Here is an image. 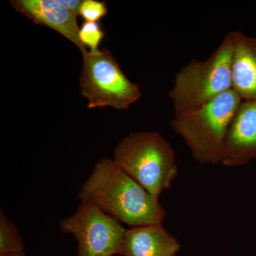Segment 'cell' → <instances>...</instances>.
Returning a JSON list of instances; mask_svg holds the SVG:
<instances>
[{"instance_id": "cell-1", "label": "cell", "mask_w": 256, "mask_h": 256, "mask_svg": "<svg viewBox=\"0 0 256 256\" xmlns=\"http://www.w3.org/2000/svg\"><path fill=\"white\" fill-rule=\"evenodd\" d=\"M78 196L130 228L161 224L166 216L159 200L109 158L96 163Z\"/></svg>"}, {"instance_id": "cell-2", "label": "cell", "mask_w": 256, "mask_h": 256, "mask_svg": "<svg viewBox=\"0 0 256 256\" xmlns=\"http://www.w3.org/2000/svg\"><path fill=\"white\" fill-rule=\"evenodd\" d=\"M242 101L230 89L196 110L174 114L170 126L182 138L196 162L220 164L226 136Z\"/></svg>"}, {"instance_id": "cell-3", "label": "cell", "mask_w": 256, "mask_h": 256, "mask_svg": "<svg viewBox=\"0 0 256 256\" xmlns=\"http://www.w3.org/2000/svg\"><path fill=\"white\" fill-rule=\"evenodd\" d=\"M114 160L158 200L163 192L171 188L178 174L172 146L156 131L126 136L116 146Z\"/></svg>"}, {"instance_id": "cell-4", "label": "cell", "mask_w": 256, "mask_h": 256, "mask_svg": "<svg viewBox=\"0 0 256 256\" xmlns=\"http://www.w3.org/2000/svg\"><path fill=\"white\" fill-rule=\"evenodd\" d=\"M233 52V34L230 32L207 60H192L182 68L168 94L174 114L196 110L232 89Z\"/></svg>"}, {"instance_id": "cell-5", "label": "cell", "mask_w": 256, "mask_h": 256, "mask_svg": "<svg viewBox=\"0 0 256 256\" xmlns=\"http://www.w3.org/2000/svg\"><path fill=\"white\" fill-rule=\"evenodd\" d=\"M82 54L80 92L88 108L110 107L127 110L142 96L138 86L127 78L108 50Z\"/></svg>"}, {"instance_id": "cell-6", "label": "cell", "mask_w": 256, "mask_h": 256, "mask_svg": "<svg viewBox=\"0 0 256 256\" xmlns=\"http://www.w3.org/2000/svg\"><path fill=\"white\" fill-rule=\"evenodd\" d=\"M60 230L78 242L77 256L122 255L126 229L92 204L82 202L73 215L60 220Z\"/></svg>"}, {"instance_id": "cell-7", "label": "cell", "mask_w": 256, "mask_h": 256, "mask_svg": "<svg viewBox=\"0 0 256 256\" xmlns=\"http://www.w3.org/2000/svg\"><path fill=\"white\" fill-rule=\"evenodd\" d=\"M256 158V101H242L224 141L220 164L238 166Z\"/></svg>"}, {"instance_id": "cell-8", "label": "cell", "mask_w": 256, "mask_h": 256, "mask_svg": "<svg viewBox=\"0 0 256 256\" xmlns=\"http://www.w3.org/2000/svg\"><path fill=\"white\" fill-rule=\"evenodd\" d=\"M11 3L15 10L34 22L48 26L68 38L82 54L87 52L79 38L78 16L66 9L58 0H14Z\"/></svg>"}, {"instance_id": "cell-9", "label": "cell", "mask_w": 256, "mask_h": 256, "mask_svg": "<svg viewBox=\"0 0 256 256\" xmlns=\"http://www.w3.org/2000/svg\"><path fill=\"white\" fill-rule=\"evenodd\" d=\"M180 248L162 224H152L126 230L122 256H176Z\"/></svg>"}, {"instance_id": "cell-10", "label": "cell", "mask_w": 256, "mask_h": 256, "mask_svg": "<svg viewBox=\"0 0 256 256\" xmlns=\"http://www.w3.org/2000/svg\"><path fill=\"white\" fill-rule=\"evenodd\" d=\"M232 89L242 101H256V37L232 32Z\"/></svg>"}, {"instance_id": "cell-11", "label": "cell", "mask_w": 256, "mask_h": 256, "mask_svg": "<svg viewBox=\"0 0 256 256\" xmlns=\"http://www.w3.org/2000/svg\"><path fill=\"white\" fill-rule=\"evenodd\" d=\"M24 252L22 238L18 227L0 210V254Z\"/></svg>"}, {"instance_id": "cell-12", "label": "cell", "mask_w": 256, "mask_h": 256, "mask_svg": "<svg viewBox=\"0 0 256 256\" xmlns=\"http://www.w3.org/2000/svg\"><path fill=\"white\" fill-rule=\"evenodd\" d=\"M105 33L98 22H85L79 31V38L84 46L89 47L92 53L98 52V46L104 40Z\"/></svg>"}, {"instance_id": "cell-13", "label": "cell", "mask_w": 256, "mask_h": 256, "mask_svg": "<svg viewBox=\"0 0 256 256\" xmlns=\"http://www.w3.org/2000/svg\"><path fill=\"white\" fill-rule=\"evenodd\" d=\"M108 14L106 2L97 0H84L79 15L89 22H97Z\"/></svg>"}, {"instance_id": "cell-14", "label": "cell", "mask_w": 256, "mask_h": 256, "mask_svg": "<svg viewBox=\"0 0 256 256\" xmlns=\"http://www.w3.org/2000/svg\"><path fill=\"white\" fill-rule=\"evenodd\" d=\"M58 2L66 9L72 12L76 16H78L82 1H80V0H58Z\"/></svg>"}, {"instance_id": "cell-15", "label": "cell", "mask_w": 256, "mask_h": 256, "mask_svg": "<svg viewBox=\"0 0 256 256\" xmlns=\"http://www.w3.org/2000/svg\"><path fill=\"white\" fill-rule=\"evenodd\" d=\"M0 256H26L24 252H10L0 254Z\"/></svg>"}]
</instances>
